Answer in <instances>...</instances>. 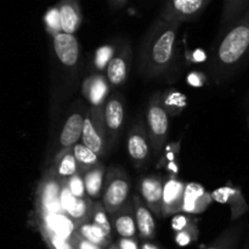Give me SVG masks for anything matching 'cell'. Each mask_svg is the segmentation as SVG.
<instances>
[{"instance_id": "ba28073f", "label": "cell", "mask_w": 249, "mask_h": 249, "mask_svg": "<svg viewBox=\"0 0 249 249\" xmlns=\"http://www.w3.org/2000/svg\"><path fill=\"white\" fill-rule=\"evenodd\" d=\"M32 223L36 226L38 231H48L71 242H73L79 233V224L70 218L67 214L33 213Z\"/></svg>"}, {"instance_id": "8fae6325", "label": "cell", "mask_w": 249, "mask_h": 249, "mask_svg": "<svg viewBox=\"0 0 249 249\" xmlns=\"http://www.w3.org/2000/svg\"><path fill=\"white\" fill-rule=\"evenodd\" d=\"M104 113L107 134H108V148H112L121 134L124 123V116H125L123 97L121 94H113L109 96L105 105Z\"/></svg>"}, {"instance_id": "9c48e42d", "label": "cell", "mask_w": 249, "mask_h": 249, "mask_svg": "<svg viewBox=\"0 0 249 249\" xmlns=\"http://www.w3.org/2000/svg\"><path fill=\"white\" fill-rule=\"evenodd\" d=\"M126 150L130 160L138 168L142 167L150 157V152L152 151L150 135H148L147 126L141 119L134 123L129 130Z\"/></svg>"}, {"instance_id": "7c38bea8", "label": "cell", "mask_w": 249, "mask_h": 249, "mask_svg": "<svg viewBox=\"0 0 249 249\" xmlns=\"http://www.w3.org/2000/svg\"><path fill=\"white\" fill-rule=\"evenodd\" d=\"M61 203H62L63 212L67 214L70 218L77 221L79 225L88 223L91 219L92 207H94V201L91 198L82 199L77 198L71 194L70 189L67 186V181L63 180L62 182V191H61Z\"/></svg>"}, {"instance_id": "7a4b0ae2", "label": "cell", "mask_w": 249, "mask_h": 249, "mask_svg": "<svg viewBox=\"0 0 249 249\" xmlns=\"http://www.w3.org/2000/svg\"><path fill=\"white\" fill-rule=\"evenodd\" d=\"M179 23H170L156 17L140 45L139 72L145 78L164 74L172 66L177 51Z\"/></svg>"}, {"instance_id": "4dcf8cb0", "label": "cell", "mask_w": 249, "mask_h": 249, "mask_svg": "<svg viewBox=\"0 0 249 249\" xmlns=\"http://www.w3.org/2000/svg\"><path fill=\"white\" fill-rule=\"evenodd\" d=\"M118 53L116 44H106L96 49L94 55V67L96 71H104L108 67L109 62L113 60Z\"/></svg>"}, {"instance_id": "e0dca14e", "label": "cell", "mask_w": 249, "mask_h": 249, "mask_svg": "<svg viewBox=\"0 0 249 249\" xmlns=\"http://www.w3.org/2000/svg\"><path fill=\"white\" fill-rule=\"evenodd\" d=\"M131 61H133V50L130 44L125 43L119 49L117 55L107 67L106 77L112 87H119L128 79Z\"/></svg>"}, {"instance_id": "e575fe53", "label": "cell", "mask_w": 249, "mask_h": 249, "mask_svg": "<svg viewBox=\"0 0 249 249\" xmlns=\"http://www.w3.org/2000/svg\"><path fill=\"white\" fill-rule=\"evenodd\" d=\"M198 237V228H197L196 221H192L187 228L179 231L175 235V241L179 246H189Z\"/></svg>"}, {"instance_id": "f1b7e54d", "label": "cell", "mask_w": 249, "mask_h": 249, "mask_svg": "<svg viewBox=\"0 0 249 249\" xmlns=\"http://www.w3.org/2000/svg\"><path fill=\"white\" fill-rule=\"evenodd\" d=\"M79 233L82 237L85 238V240H88L89 242L94 243V245L99 246V247L104 249L107 247H111L112 246L111 240H109L99 228L92 225L90 221L79 225Z\"/></svg>"}, {"instance_id": "603a6c76", "label": "cell", "mask_w": 249, "mask_h": 249, "mask_svg": "<svg viewBox=\"0 0 249 249\" xmlns=\"http://www.w3.org/2000/svg\"><path fill=\"white\" fill-rule=\"evenodd\" d=\"M249 9V0H226L223 5L218 33H223Z\"/></svg>"}, {"instance_id": "4316f807", "label": "cell", "mask_w": 249, "mask_h": 249, "mask_svg": "<svg viewBox=\"0 0 249 249\" xmlns=\"http://www.w3.org/2000/svg\"><path fill=\"white\" fill-rule=\"evenodd\" d=\"M73 153H74V157L77 160L79 173H82V174H84L88 170L92 169V168L96 167V165H99L101 163L100 162L99 156L94 151H91L87 146L83 145L82 142L77 143L73 147Z\"/></svg>"}, {"instance_id": "5bb4252c", "label": "cell", "mask_w": 249, "mask_h": 249, "mask_svg": "<svg viewBox=\"0 0 249 249\" xmlns=\"http://www.w3.org/2000/svg\"><path fill=\"white\" fill-rule=\"evenodd\" d=\"M53 46L55 55L65 67L73 68L77 66L80 56L79 41L73 34L61 33L53 36Z\"/></svg>"}, {"instance_id": "5b68a950", "label": "cell", "mask_w": 249, "mask_h": 249, "mask_svg": "<svg viewBox=\"0 0 249 249\" xmlns=\"http://www.w3.org/2000/svg\"><path fill=\"white\" fill-rule=\"evenodd\" d=\"M130 180L128 174L119 167H109L105 180L102 203L111 215L123 208L130 199Z\"/></svg>"}, {"instance_id": "30bf717a", "label": "cell", "mask_w": 249, "mask_h": 249, "mask_svg": "<svg viewBox=\"0 0 249 249\" xmlns=\"http://www.w3.org/2000/svg\"><path fill=\"white\" fill-rule=\"evenodd\" d=\"M87 111L88 108H85L84 105L79 101L77 107H73L72 111L70 112L58 136V152L71 150L77 143H79V140H82Z\"/></svg>"}, {"instance_id": "ab89813d", "label": "cell", "mask_w": 249, "mask_h": 249, "mask_svg": "<svg viewBox=\"0 0 249 249\" xmlns=\"http://www.w3.org/2000/svg\"><path fill=\"white\" fill-rule=\"evenodd\" d=\"M141 249H160L157 247V246L152 245V243H143L142 247H141Z\"/></svg>"}, {"instance_id": "74e56055", "label": "cell", "mask_w": 249, "mask_h": 249, "mask_svg": "<svg viewBox=\"0 0 249 249\" xmlns=\"http://www.w3.org/2000/svg\"><path fill=\"white\" fill-rule=\"evenodd\" d=\"M119 249H139L138 241L134 238H121L118 242Z\"/></svg>"}, {"instance_id": "836d02e7", "label": "cell", "mask_w": 249, "mask_h": 249, "mask_svg": "<svg viewBox=\"0 0 249 249\" xmlns=\"http://www.w3.org/2000/svg\"><path fill=\"white\" fill-rule=\"evenodd\" d=\"M44 22H45L46 31H48L53 36L62 32V27H61V19H60V12H58L57 6L51 7V9L48 10L45 17H44Z\"/></svg>"}, {"instance_id": "277c9868", "label": "cell", "mask_w": 249, "mask_h": 249, "mask_svg": "<svg viewBox=\"0 0 249 249\" xmlns=\"http://www.w3.org/2000/svg\"><path fill=\"white\" fill-rule=\"evenodd\" d=\"M62 182L53 169L49 167L39 180L34 196V212L36 214H66L61 203Z\"/></svg>"}, {"instance_id": "44dd1931", "label": "cell", "mask_w": 249, "mask_h": 249, "mask_svg": "<svg viewBox=\"0 0 249 249\" xmlns=\"http://www.w3.org/2000/svg\"><path fill=\"white\" fill-rule=\"evenodd\" d=\"M131 199H133L134 209H135L138 233L143 240H152L156 235V223L153 219V213L146 206L140 195H134Z\"/></svg>"}, {"instance_id": "3957f363", "label": "cell", "mask_w": 249, "mask_h": 249, "mask_svg": "<svg viewBox=\"0 0 249 249\" xmlns=\"http://www.w3.org/2000/svg\"><path fill=\"white\" fill-rule=\"evenodd\" d=\"M146 126L150 135L153 156H160L164 148L169 133V114L162 102V92L151 96L146 111Z\"/></svg>"}, {"instance_id": "7402d4cb", "label": "cell", "mask_w": 249, "mask_h": 249, "mask_svg": "<svg viewBox=\"0 0 249 249\" xmlns=\"http://www.w3.org/2000/svg\"><path fill=\"white\" fill-rule=\"evenodd\" d=\"M56 6L60 12L62 32L74 36L75 32L79 29L83 19L79 2L75 1V0H62Z\"/></svg>"}, {"instance_id": "d4e9b609", "label": "cell", "mask_w": 249, "mask_h": 249, "mask_svg": "<svg viewBox=\"0 0 249 249\" xmlns=\"http://www.w3.org/2000/svg\"><path fill=\"white\" fill-rule=\"evenodd\" d=\"M245 224L232 223L226 230H224L206 249H236L242 236Z\"/></svg>"}, {"instance_id": "4fadbf2b", "label": "cell", "mask_w": 249, "mask_h": 249, "mask_svg": "<svg viewBox=\"0 0 249 249\" xmlns=\"http://www.w3.org/2000/svg\"><path fill=\"white\" fill-rule=\"evenodd\" d=\"M140 196L156 216H162L164 181L160 175H146L140 180Z\"/></svg>"}, {"instance_id": "ac0fdd59", "label": "cell", "mask_w": 249, "mask_h": 249, "mask_svg": "<svg viewBox=\"0 0 249 249\" xmlns=\"http://www.w3.org/2000/svg\"><path fill=\"white\" fill-rule=\"evenodd\" d=\"M212 201H213L212 195H209L202 185L197 184V182H190L186 185V190H185L182 213H203L212 203Z\"/></svg>"}, {"instance_id": "484cf974", "label": "cell", "mask_w": 249, "mask_h": 249, "mask_svg": "<svg viewBox=\"0 0 249 249\" xmlns=\"http://www.w3.org/2000/svg\"><path fill=\"white\" fill-rule=\"evenodd\" d=\"M105 174H106V167L102 163H100L99 165H96V167L83 174L88 196L91 199L100 198L104 194L102 190H104L105 186Z\"/></svg>"}, {"instance_id": "52a82bcc", "label": "cell", "mask_w": 249, "mask_h": 249, "mask_svg": "<svg viewBox=\"0 0 249 249\" xmlns=\"http://www.w3.org/2000/svg\"><path fill=\"white\" fill-rule=\"evenodd\" d=\"M211 2V0H172L162 5L158 16L170 23L196 21Z\"/></svg>"}, {"instance_id": "6da1fadb", "label": "cell", "mask_w": 249, "mask_h": 249, "mask_svg": "<svg viewBox=\"0 0 249 249\" xmlns=\"http://www.w3.org/2000/svg\"><path fill=\"white\" fill-rule=\"evenodd\" d=\"M249 63V9L211 46L208 71L215 83L226 82Z\"/></svg>"}, {"instance_id": "cb8c5ba5", "label": "cell", "mask_w": 249, "mask_h": 249, "mask_svg": "<svg viewBox=\"0 0 249 249\" xmlns=\"http://www.w3.org/2000/svg\"><path fill=\"white\" fill-rule=\"evenodd\" d=\"M51 168L61 180H68L73 175L79 173V168H78L77 160H75L74 153H73V148L57 152Z\"/></svg>"}, {"instance_id": "60d3db41", "label": "cell", "mask_w": 249, "mask_h": 249, "mask_svg": "<svg viewBox=\"0 0 249 249\" xmlns=\"http://www.w3.org/2000/svg\"><path fill=\"white\" fill-rule=\"evenodd\" d=\"M109 249H119V248H118V246H117V245H112L111 247H109Z\"/></svg>"}, {"instance_id": "b9f144b4", "label": "cell", "mask_w": 249, "mask_h": 249, "mask_svg": "<svg viewBox=\"0 0 249 249\" xmlns=\"http://www.w3.org/2000/svg\"><path fill=\"white\" fill-rule=\"evenodd\" d=\"M247 101H248V104H249V95H248V97H247Z\"/></svg>"}, {"instance_id": "d6a6232c", "label": "cell", "mask_w": 249, "mask_h": 249, "mask_svg": "<svg viewBox=\"0 0 249 249\" xmlns=\"http://www.w3.org/2000/svg\"><path fill=\"white\" fill-rule=\"evenodd\" d=\"M43 237L44 242L46 243L49 249H75V246L71 241L65 240L57 235L48 232V231H39Z\"/></svg>"}, {"instance_id": "9a60e30c", "label": "cell", "mask_w": 249, "mask_h": 249, "mask_svg": "<svg viewBox=\"0 0 249 249\" xmlns=\"http://www.w3.org/2000/svg\"><path fill=\"white\" fill-rule=\"evenodd\" d=\"M185 190L186 185L177 178L170 177L165 180L163 190L162 216H172L182 213Z\"/></svg>"}, {"instance_id": "8992f818", "label": "cell", "mask_w": 249, "mask_h": 249, "mask_svg": "<svg viewBox=\"0 0 249 249\" xmlns=\"http://www.w3.org/2000/svg\"><path fill=\"white\" fill-rule=\"evenodd\" d=\"M104 108H88L82 135L83 145L94 151L99 157L105 156L108 151V134L105 123Z\"/></svg>"}, {"instance_id": "1f68e13d", "label": "cell", "mask_w": 249, "mask_h": 249, "mask_svg": "<svg viewBox=\"0 0 249 249\" xmlns=\"http://www.w3.org/2000/svg\"><path fill=\"white\" fill-rule=\"evenodd\" d=\"M66 181H67V186L73 196H75L77 198H82V199H89L90 198V197L88 196L87 187H85L84 178H83L82 173H77V174L73 175L72 178H70V179L66 180Z\"/></svg>"}, {"instance_id": "f546056e", "label": "cell", "mask_w": 249, "mask_h": 249, "mask_svg": "<svg viewBox=\"0 0 249 249\" xmlns=\"http://www.w3.org/2000/svg\"><path fill=\"white\" fill-rule=\"evenodd\" d=\"M107 211L105 208L104 203L100 202H94V207H92V213L90 223L94 226L99 228L107 237L111 240L112 237V223L107 216Z\"/></svg>"}, {"instance_id": "d6986e66", "label": "cell", "mask_w": 249, "mask_h": 249, "mask_svg": "<svg viewBox=\"0 0 249 249\" xmlns=\"http://www.w3.org/2000/svg\"><path fill=\"white\" fill-rule=\"evenodd\" d=\"M109 216H111L112 226L122 238H134L138 232V226H136L133 199H130L123 208Z\"/></svg>"}, {"instance_id": "f35d334b", "label": "cell", "mask_w": 249, "mask_h": 249, "mask_svg": "<svg viewBox=\"0 0 249 249\" xmlns=\"http://www.w3.org/2000/svg\"><path fill=\"white\" fill-rule=\"evenodd\" d=\"M126 4H128V1H125V0H111V1H108V6L112 10H121Z\"/></svg>"}, {"instance_id": "8d00e7d4", "label": "cell", "mask_w": 249, "mask_h": 249, "mask_svg": "<svg viewBox=\"0 0 249 249\" xmlns=\"http://www.w3.org/2000/svg\"><path fill=\"white\" fill-rule=\"evenodd\" d=\"M73 243H74L75 249H104V248L99 247V246L94 245V243L89 242L88 240H85L84 237H82V236H80V233H78L77 237H75V240L73 241Z\"/></svg>"}, {"instance_id": "83f0119b", "label": "cell", "mask_w": 249, "mask_h": 249, "mask_svg": "<svg viewBox=\"0 0 249 249\" xmlns=\"http://www.w3.org/2000/svg\"><path fill=\"white\" fill-rule=\"evenodd\" d=\"M162 102L169 116H177L186 106V96L177 90H168L162 92Z\"/></svg>"}, {"instance_id": "2e32d148", "label": "cell", "mask_w": 249, "mask_h": 249, "mask_svg": "<svg viewBox=\"0 0 249 249\" xmlns=\"http://www.w3.org/2000/svg\"><path fill=\"white\" fill-rule=\"evenodd\" d=\"M109 84L107 77L102 74H91L83 82V96L89 102V107L104 108L107 100L109 99Z\"/></svg>"}, {"instance_id": "d590c367", "label": "cell", "mask_w": 249, "mask_h": 249, "mask_svg": "<svg viewBox=\"0 0 249 249\" xmlns=\"http://www.w3.org/2000/svg\"><path fill=\"white\" fill-rule=\"evenodd\" d=\"M191 223H192V220L189 218V216L178 214V215H175L174 219H173L172 226H173V229H174L175 232H179V231L184 230L185 228H187V226H189Z\"/></svg>"}, {"instance_id": "ffe728a7", "label": "cell", "mask_w": 249, "mask_h": 249, "mask_svg": "<svg viewBox=\"0 0 249 249\" xmlns=\"http://www.w3.org/2000/svg\"><path fill=\"white\" fill-rule=\"evenodd\" d=\"M213 199H215L219 203L228 204L231 209V221L235 223L243 213L248 209L246 204L245 197L241 194V191L235 187L224 186L220 189L215 190L212 194Z\"/></svg>"}, {"instance_id": "7bdbcfd3", "label": "cell", "mask_w": 249, "mask_h": 249, "mask_svg": "<svg viewBox=\"0 0 249 249\" xmlns=\"http://www.w3.org/2000/svg\"><path fill=\"white\" fill-rule=\"evenodd\" d=\"M246 249H249V245L247 246V247H246Z\"/></svg>"}]
</instances>
